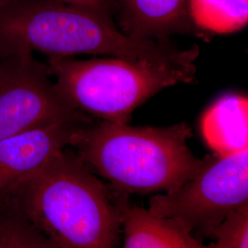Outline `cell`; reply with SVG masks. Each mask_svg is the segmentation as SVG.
<instances>
[{"mask_svg": "<svg viewBox=\"0 0 248 248\" xmlns=\"http://www.w3.org/2000/svg\"><path fill=\"white\" fill-rule=\"evenodd\" d=\"M122 193L66 148L8 202L57 248H117Z\"/></svg>", "mask_w": 248, "mask_h": 248, "instance_id": "1", "label": "cell"}, {"mask_svg": "<svg viewBox=\"0 0 248 248\" xmlns=\"http://www.w3.org/2000/svg\"><path fill=\"white\" fill-rule=\"evenodd\" d=\"M167 41L128 35L113 18L53 0L0 2L2 57L45 53L48 57L107 55L133 61L167 62L187 53Z\"/></svg>", "mask_w": 248, "mask_h": 248, "instance_id": "2", "label": "cell"}, {"mask_svg": "<svg viewBox=\"0 0 248 248\" xmlns=\"http://www.w3.org/2000/svg\"><path fill=\"white\" fill-rule=\"evenodd\" d=\"M191 135L185 123L137 127L102 121L78 127L69 147L114 190L160 194L181 186L203 163L188 146Z\"/></svg>", "mask_w": 248, "mask_h": 248, "instance_id": "3", "label": "cell"}, {"mask_svg": "<svg viewBox=\"0 0 248 248\" xmlns=\"http://www.w3.org/2000/svg\"><path fill=\"white\" fill-rule=\"evenodd\" d=\"M200 49L167 62L123 58L48 57L54 84L74 108L102 121L128 124L133 110L162 89L195 78Z\"/></svg>", "mask_w": 248, "mask_h": 248, "instance_id": "4", "label": "cell"}, {"mask_svg": "<svg viewBox=\"0 0 248 248\" xmlns=\"http://www.w3.org/2000/svg\"><path fill=\"white\" fill-rule=\"evenodd\" d=\"M248 206L246 148L204 158L201 168L181 186L152 197L148 210L174 220L194 236L210 237L231 215Z\"/></svg>", "mask_w": 248, "mask_h": 248, "instance_id": "5", "label": "cell"}, {"mask_svg": "<svg viewBox=\"0 0 248 248\" xmlns=\"http://www.w3.org/2000/svg\"><path fill=\"white\" fill-rule=\"evenodd\" d=\"M62 121L93 123L62 98L47 63L33 54L3 58L0 70V139Z\"/></svg>", "mask_w": 248, "mask_h": 248, "instance_id": "6", "label": "cell"}, {"mask_svg": "<svg viewBox=\"0 0 248 248\" xmlns=\"http://www.w3.org/2000/svg\"><path fill=\"white\" fill-rule=\"evenodd\" d=\"M83 124L87 123L62 121L0 139V203L68 148L72 134Z\"/></svg>", "mask_w": 248, "mask_h": 248, "instance_id": "7", "label": "cell"}, {"mask_svg": "<svg viewBox=\"0 0 248 248\" xmlns=\"http://www.w3.org/2000/svg\"><path fill=\"white\" fill-rule=\"evenodd\" d=\"M121 31L142 39L168 41L193 25L188 0H115Z\"/></svg>", "mask_w": 248, "mask_h": 248, "instance_id": "8", "label": "cell"}, {"mask_svg": "<svg viewBox=\"0 0 248 248\" xmlns=\"http://www.w3.org/2000/svg\"><path fill=\"white\" fill-rule=\"evenodd\" d=\"M127 195L123 193L120 200L124 248H213L174 220L131 205Z\"/></svg>", "mask_w": 248, "mask_h": 248, "instance_id": "9", "label": "cell"}, {"mask_svg": "<svg viewBox=\"0 0 248 248\" xmlns=\"http://www.w3.org/2000/svg\"><path fill=\"white\" fill-rule=\"evenodd\" d=\"M202 132L216 155H228L248 148V99L229 94L204 113Z\"/></svg>", "mask_w": 248, "mask_h": 248, "instance_id": "10", "label": "cell"}, {"mask_svg": "<svg viewBox=\"0 0 248 248\" xmlns=\"http://www.w3.org/2000/svg\"><path fill=\"white\" fill-rule=\"evenodd\" d=\"M188 15L202 31L232 33L248 24V0H188Z\"/></svg>", "mask_w": 248, "mask_h": 248, "instance_id": "11", "label": "cell"}, {"mask_svg": "<svg viewBox=\"0 0 248 248\" xmlns=\"http://www.w3.org/2000/svg\"><path fill=\"white\" fill-rule=\"evenodd\" d=\"M0 248H57L34 228L17 207L0 203Z\"/></svg>", "mask_w": 248, "mask_h": 248, "instance_id": "12", "label": "cell"}, {"mask_svg": "<svg viewBox=\"0 0 248 248\" xmlns=\"http://www.w3.org/2000/svg\"><path fill=\"white\" fill-rule=\"evenodd\" d=\"M210 237L213 248H248V206L231 215Z\"/></svg>", "mask_w": 248, "mask_h": 248, "instance_id": "13", "label": "cell"}, {"mask_svg": "<svg viewBox=\"0 0 248 248\" xmlns=\"http://www.w3.org/2000/svg\"><path fill=\"white\" fill-rule=\"evenodd\" d=\"M1 1H5V0H0V2ZM53 1H59L62 3L90 9L110 18H113V15L115 12V0H53Z\"/></svg>", "mask_w": 248, "mask_h": 248, "instance_id": "14", "label": "cell"}, {"mask_svg": "<svg viewBox=\"0 0 248 248\" xmlns=\"http://www.w3.org/2000/svg\"><path fill=\"white\" fill-rule=\"evenodd\" d=\"M2 62H3V57H2V54L0 53V70H1V66H2Z\"/></svg>", "mask_w": 248, "mask_h": 248, "instance_id": "15", "label": "cell"}]
</instances>
